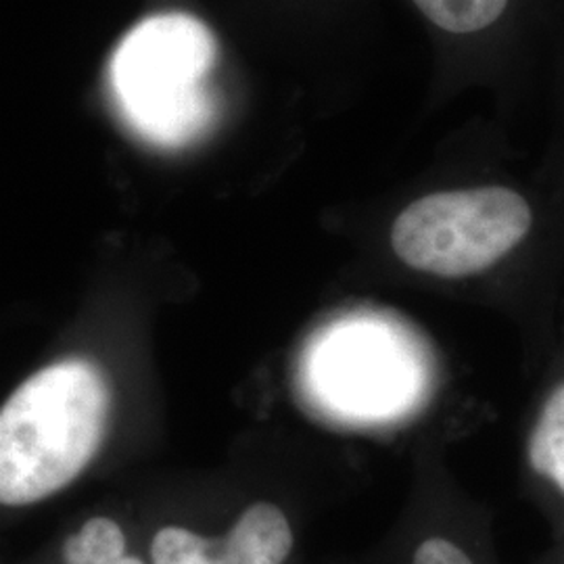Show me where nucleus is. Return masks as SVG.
<instances>
[{
	"instance_id": "obj_5",
	"label": "nucleus",
	"mask_w": 564,
	"mask_h": 564,
	"mask_svg": "<svg viewBox=\"0 0 564 564\" xmlns=\"http://www.w3.org/2000/svg\"><path fill=\"white\" fill-rule=\"evenodd\" d=\"M293 527L272 502L249 506L224 538L184 527H163L151 542L153 564H284L293 552Z\"/></svg>"
},
{
	"instance_id": "obj_4",
	"label": "nucleus",
	"mask_w": 564,
	"mask_h": 564,
	"mask_svg": "<svg viewBox=\"0 0 564 564\" xmlns=\"http://www.w3.org/2000/svg\"><path fill=\"white\" fill-rule=\"evenodd\" d=\"M533 214L523 195L506 186L444 191L410 203L391 228L405 265L463 279L500 262L529 235Z\"/></svg>"
},
{
	"instance_id": "obj_2",
	"label": "nucleus",
	"mask_w": 564,
	"mask_h": 564,
	"mask_svg": "<svg viewBox=\"0 0 564 564\" xmlns=\"http://www.w3.org/2000/svg\"><path fill=\"white\" fill-rule=\"evenodd\" d=\"M216 61L218 41L199 18L167 11L139 21L109 61L123 120L160 147L199 139L214 118L209 78Z\"/></svg>"
},
{
	"instance_id": "obj_6",
	"label": "nucleus",
	"mask_w": 564,
	"mask_h": 564,
	"mask_svg": "<svg viewBox=\"0 0 564 564\" xmlns=\"http://www.w3.org/2000/svg\"><path fill=\"white\" fill-rule=\"evenodd\" d=\"M531 470L564 496V381L545 400L527 442Z\"/></svg>"
},
{
	"instance_id": "obj_3",
	"label": "nucleus",
	"mask_w": 564,
	"mask_h": 564,
	"mask_svg": "<svg viewBox=\"0 0 564 564\" xmlns=\"http://www.w3.org/2000/svg\"><path fill=\"white\" fill-rule=\"evenodd\" d=\"M302 377L324 412L351 423H383L412 408L423 387V364L393 324L349 316L307 345Z\"/></svg>"
},
{
	"instance_id": "obj_8",
	"label": "nucleus",
	"mask_w": 564,
	"mask_h": 564,
	"mask_svg": "<svg viewBox=\"0 0 564 564\" xmlns=\"http://www.w3.org/2000/svg\"><path fill=\"white\" fill-rule=\"evenodd\" d=\"M426 20L447 34L468 36L500 20L510 0H412Z\"/></svg>"
},
{
	"instance_id": "obj_7",
	"label": "nucleus",
	"mask_w": 564,
	"mask_h": 564,
	"mask_svg": "<svg viewBox=\"0 0 564 564\" xmlns=\"http://www.w3.org/2000/svg\"><path fill=\"white\" fill-rule=\"evenodd\" d=\"M126 535L109 517H95L63 542L65 564H144L126 554Z\"/></svg>"
},
{
	"instance_id": "obj_9",
	"label": "nucleus",
	"mask_w": 564,
	"mask_h": 564,
	"mask_svg": "<svg viewBox=\"0 0 564 564\" xmlns=\"http://www.w3.org/2000/svg\"><path fill=\"white\" fill-rule=\"evenodd\" d=\"M412 564H477L452 538L445 535H429L421 544L416 545L412 554Z\"/></svg>"
},
{
	"instance_id": "obj_1",
	"label": "nucleus",
	"mask_w": 564,
	"mask_h": 564,
	"mask_svg": "<svg viewBox=\"0 0 564 564\" xmlns=\"http://www.w3.org/2000/svg\"><path fill=\"white\" fill-rule=\"evenodd\" d=\"M111 391L97 364H48L0 408V506L39 505L74 484L101 447Z\"/></svg>"
}]
</instances>
